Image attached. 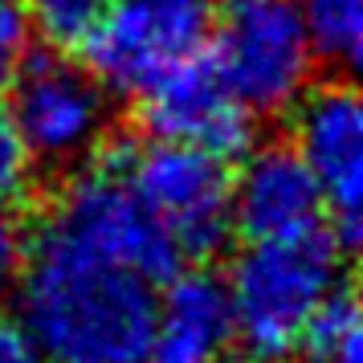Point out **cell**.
I'll return each mask as SVG.
<instances>
[{"label":"cell","mask_w":363,"mask_h":363,"mask_svg":"<svg viewBox=\"0 0 363 363\" xmlns=\"http://www.w3.org/2000/svg\"><path fill=\"white\" fill-rule=\"evenodd\" d=\"M139 102H143V123L155 139L188 143L220 160H237L253 147L257 115L216 78L208 62H192Z\"/></svg>","instance_id":"cell-9"},{"label":"cell","mask_w":363,"mask_h":363,"mask_svg":"<svg viewBox=\"0 0 363 363\" xmlns=\"http://www.w3.org/2000/svg\"><path fill=\"white\" fill-rule=\"evenodd\" d=\"M123 176L184 262L213 257L233 237V167L188 143L151 139L143 147L115 151Z\"/></svg>","instance_id":"cell-5"},{"label":"cell","mask_w":363,"mask_h":363,"mask_svg":"<svg viewBox=\"0 0 363 363\" xmlns=\"http://www.w3.org/2000/svg\"><path fill=\"white\" fill-rule=\"evenodd\" d=\"M213 0H111L82 50L111 94L147 99L208 50Z\"/></svg>","instance_id":"cell-6"},{"label":"cell","mask_w":363,"mask_h":363,"mask_svg":"<svg viewBox=\"0 0 363 363\" xmlns=\"http://www.w3.org/2000/svg\"><path fill=\"white\" fill-rule=\"evenodd\" d=\"M9 127L29 164L69 176L102 155L115 131V94L62 50L29 53L9 82Z\"/></svg>","instance_id":"cell-4"},{"label":"cell","mask_w":363,"mask_h":363,"mask_svg":"<svg viewBox=\"0 0 363 363\" xmlns=\"http://www.w3.org/2000/svg\"><path fill=\"white\" fill-rule=\"evenodd\" d=\"M29 21L17 0H0V94L17 78L21 62L29 57Z\"/></svg>","instance_id":"cell-15"},{"label":"cell","mask_w":363,"mask_h":363,"mask_svg":"<svg viewBox=\"0 0 363 363\" xmlns=\"http://www.w3.org/2000/svg\"><path fill=\"white\" fill-rule=\"evenodd\" d=\"M359 347H363L359 302H355V294L343 286V290L323 306V314L314 318L311 339H306L302 351H311L314 363H359Z\"/></svg>","instance_id":"cell-13"},{"label":"cell","mask_w":363,"mask_h":363,"mask_svg":"<svg viewBox=\"0 0 363 363\" xmlns=\"http://www.w3.org/2000/svg\"><path fill=\"white\" fill-rule=\"evenodd\" d=\"M343 237L314 229L302 237L249 241L229 265L225 294L233 339L257 363H286L311 339L314 318L343 290Z\"/></svg>","instance_id":"cell-2"},{"label":"cell","mask_w":363,"mask_h":363,"mask_svg":"<svg viewBox=\"0 0 363 363\" xmlns=\"http://www.w3.org/2000/svg\"><path fill=\"white\" fill-rule=\"evenodd\" d=\"M208 66L253 115H286L314 86L318 50L294 0L213 4Z\"/></svg>","instance_id":"cell-3"},{"label":"cell","mask_w":363,"mask_h":363,"mask_svg":"<svg viewBox=\"0 0 363 363\" xmlns=\"http://www.w3.org/2000/svg\"><path fill=\"white\" fill-rule=\"evenodd\" d=\"M17 327L50 363H139L151 347L160 281L37 216L13 286Z\"/></svg>","instance_id":"cell-1"},{"label":"cell","mask_w":363,"mask_h":363,"mask_svg":"<svg viewBox=\"0 0 363 363\" xmlns=\"http://www.w3.org/2000/svg\"><path fill=\"white\" fill-rule=\"evenodd\" d=\"M29 188H33V164L9 127V115L0 111V216L17 213L29 200Z\"/></svg>","instance_id":"cell-14"},{"label":"cell","mask_w":363,"mask_h":363,"mask_svg":"<svg viewBox=\"0 0 363 363\" xmlns=\"http://www.w3.org/2000/svg\"><path fill=\"white\" fill-rule=\"evenodd\" d=\"M233 172V229L249 241H278L327 229V204L290 143H253Z\"/></svg>","instance_id":"cell-8"},{"label":"cell","mask_w":363,"mask_h":363,"mask_svg":"<svg viewBox=\"0 0 363 363\" xmlns=\"http://www.w3.org/2000/svg\"><path fill=\"white\" fill-rule=\"evenodd\" d=\"M21 262H25V237L9 216H0V302L13 294L21 278Z\"/></svg>","instance_id":"cell-16"},{"label":"cell","mask_w":363,"mask_h":363,"mask_svg":"<svg viewBox=\"0 0 363 363\" xmlns=\"http://www.w3.org/2000/svg\"><path fill=\"white\" fill-rule=\"evenodd\" d=\"M294 111L290 147L314 176L323 204H327L330 229L355 241L363 213V102L351 82H314Z\"/></svg>","instance_id":"cell-7"},{"label":"cell","mask_w":363,"mask_h":363,"mask_svg":"<svg viewBox=\"0 0 363 363\" xmlns=\"http://www.w3.org/2000/svg\"><path fill=\"white\" fill-rule=\"evenodd\" d=\"M233 343L225 281L204 269L176 274L164 281V294L155 302L151 347L139 363H220Z\"/></svg>","instance_id":"cell-10"},{"label":"cell","mask_w":363,"mask_h":363,"mask_svg":"<svg viewBox=\"0 0 363 363\" xmlns=\"http://www.w3.org/2000/svg\"><path fill=\"white\" fill-rule=\"evenodd\" d=\"M294 4L314 37L318 57L339 62V66H351L359 57L363 0H294Z\"/></svg>","instance_id":"cell-11"},{"label":"cell","mask_w":363,"mask_h":363,"mask_svg":"<svg viewBox=\"0 0 363 363\" xmlns=\"http://www.w3.org/2000/svg\"><path fill=\"white\" fill-rule=\"evenodd\" d=\"M106 4L111 0H25L21 9L29 21V33H37L50 50L74 53L99 29Z\"/></svg>","instance_id":"cell-12"},{"label":"cell","mask_w":363,"mask_h":363,"mask_svg":"<svg viewBox=\"0 0 363 363\" xmlns=\"http://www.w3.org/2000/svg\"><path fill=\"white\" fill-rule=\"evenodd\" d=\"M0 363H50L37 343L17 327V323H0Z\"/></svg>","instance_id":"cell-17"}]
</instances>
